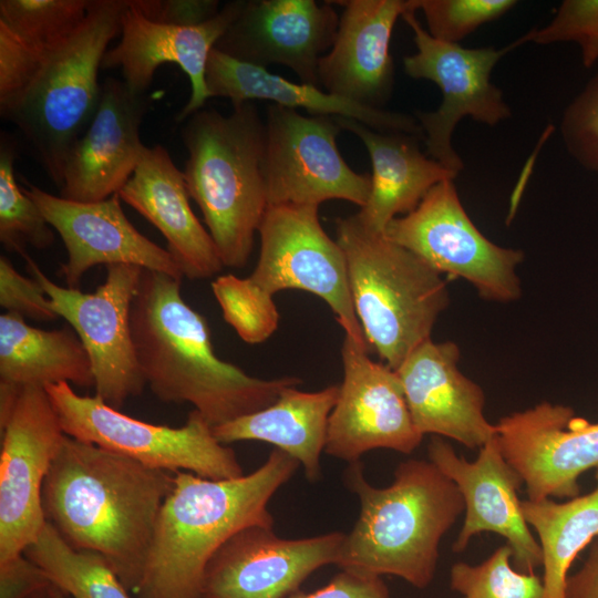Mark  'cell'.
Here are the masks:
<instances>
[{
	"label": "cell",
	"mask_w": 598,
	"mask_h": 598,
	"mask_svg": "<svg viewBox=\"0 0 598 598\" xmlns=\"http://www.w3.org/2000/svg\"><path fill=\"white\" fill-rule=\"evenodd\" d=\"M64 433L167 472L185 471L209 480L244 475L234 450L193 410L185 425L169 427L133 419L101 398L80 395L68 382L45 386Z\"/></svg>",
	"instance_id": "ba28073f"
},
{
	"label": "cell",
	"mask_w": 598,
	"mask_h": 598,
	"mask_svg": "<svg viewBox=\"0 0 598 598\" xmlns=\"http://www.w3.org/2000/svg\"><path fill=\"white\" fill-rule=\"evenodd\" d=\"M0 306L6 312L38 321L58 318L39 282L21 275L6 256L0 257Z\"/></svg>",
	"instance_id": "f35d334b"
},
{
	"label": "cell",
	"mask_w": 598,
	"mask_h": 598,
	"mask_svg": "<svg viewBox=\"0 0 598 598\" xmlns=\"http://www.w3.org/2000/svg\"><path fill=\"white\" fill-rule=\"evenodd\" d=\"M596 481L591 492L564 503L522 501L525 520L537 534L542 549L544 598H564L574 560L598 537V467Z\"/></svg>",
	"instance_id": "f546056e"
},
{
	"label": "cell",
	"mask_w": 598,
	"mask_h": 598,
	"mask_svg": "<svg viewBox=\"0 0 598 598\" xmlns=\"http://www.w3.org/2000/svg\"><path fill=\"white\" fill-rule=\"evenodd\" d=\"M127 0H91L86 18L66 39L40 50L22 90L0 104L60 188L73 144L90 124L100 97L99 70L110 42L121 33Z\"/></svg>",
	"instance_id": "8992f818"
},
{
	"label": "cell",
	"mask_w": 598,
	"mask_h": 598,
	"mask_svg": "<svg viewBox=\"0 0 598 598\" xmlns=\"http://www.w3.org/2000/svg\"><path fill=\"white\" fill-rule=\"evenodd\" d=\"M384 236L440 275L461 278L487 301L509 303L522 296L519 249L491 241L465 212L453 179L432 187L412 212L392 219Z\"/></svg>",
	"instance_id": "9c48e42d"
},
{
	"label": "cell",
	"mask_w": 598,
	"mask_h": 598,
	"mask_svg": "<svg viewBox=\"0 0 598 598\" xmlns=\"http://www.w3.org/2000/svg\"><path fill=\"white\" fill-rule=\"evenodd\" d=\"M151 21L192 27L215 17L219 9L216 0H130Z\"/></svg>",
	"instance_id": "ab89813d"
},
{
	"label": "cell",
	"mask_w": 598,
	"mask_h": 598,
	"mask_svg": "<svg viewBox=\"0 0 598 598\" xmlns=\"http://www.w3.org/2000/svg\"><path fill=\"white\" fill-rule=\"evenodd\" d=\"M225 116L199 110L185 121L183 172L224 266L247 265L268 207L262 163L265 121L254 102Z\"/></svg>",
	"instance_id": "5b68a950"
},
{
	"label": "cell",
	"mask_w": 598,
	"mask_h": 598,
	"mask_svg": "<svg viewBox=\"0 0 598 598\" xmlns=\"http://www.w3.org/2000/svg\"><path fill=\"white\" fill-rule=\"evenodd\" d=\"M173 478L65 435L43 484L44 516L71 547L101 555L133 592Z\"/></svg>",
	"instance_id": "6da1fadb"
},
{
	"label": "cell",
	"mask_w": 598,
	"mask_h": 598,
	"mask_svg": "<svg viewBox=\"0 0 598 598\" xmlns=\"http://www.w3.org/2000/svg\"><path fill=\"white\" fill-rule=\"evenodd\" d=\"M453 341L432 339L416 347L395 369L416 430L481 448L496 435L487 421L483 389L458 368Z\"/></svg>",
	"instance_id": "603a6c76"
},
{
	"label": "cell",
	"mask_w": 598,
	"mask_h": 598,
	"mask_svg": "<svg viewBox=\"0 0 598 598\" xmlns=\"http://www.w3.org/2000/svg\"><path fill=\"white\" fill-rule=\"evenodd\" d=\"M336 234L365 339L395 370L432 339L436 320L450 303L446 283L420 257L364 228L354 215L338 218Z\"/></svg>",
	"instance_id": "52a82bcc"
},
{
	"label": "cell",
	"mask_w": 598,
	"mask_h": 598,
	"mask_svg": "<svg viewBox=\"0 0 598 598\" xmlns=\"http://www.w3.org/2000/svg\"><path fill=\"white\" fill-rule=\"evenodd\" d=\"M286 598H389V589L381 576L341 570L324 587L296 592Z\"/></svg>",
	"instance_id": "b9f144b4"
},
{
	"label": "cell",
	"mask_w": 598,
	"mask_h": 598,
	"mask_svg": "<svg viewBox=\"0 0 598 598\" xmlns=\"http://www.w3.org/2000/svg\"><path fill=\"white\" fill-rule=\"evenodd\" d=\"M334 120L342 130L357 135L369 153L370 194L354 216L373 233L383 234L392 219L415 209L432 187L457 176L420 151L421 136L377 131L348 117Z\"/></svg>",
	"instance_id": "484cf974"
},
{
	"label": "cell",
	"mask_w": 598,
	"mask_h": 598,
	"mask_svg": "<svg viewBox=\"0 0 598 598\" xmlns=\"http://www.w3.org/2000/svg\"><path fill=\"white\" fill-rule=\"evenodd\" d=\"M212 290L225 321L247 343L266 341L278 328L279 312L274 298L265 293L249 278L231 274L218 276Z\"/></svg>",
	"instance_id": "e575fe53"
},
{
	"label": "cell",
	"mask_w": 598,
	"mask_h": 598,
	"mask_svg": "<svg viewBox=\"0 0 598 598\" xmlns=\"http://www.w3.org/2000/svg\"><path fill=\"white\" fill-rule=\"evenodd\" d=\"M346 534L289 539L274 527H245L208 561L204 598H286L315 570L337 564Z\"/></svg>",
	"instance_id": "ac0fdd59"
},
{
	"label": "cell",
	"mask_w": 598,
	"mask_h": 598,
	"mask_svg": "<svg viewBox=\"0 0 598 598\" xmlns=\"http://www.w3.org/2000/svg\"><path fill=\"white\" fill-rule=\"evenodd\" d=\"M23 257L58 317L69 322L84 346L95 395L117 410L140 395L146 383L135 354L131 308L144 269L125 264L107 266L105 281L87 293L56 285L28 255Z\"/></svg>",
	"instance_id": "7c38bea8"
},
{
	"label": "cell",
	"mask_w": 598,
	"mask_h": 598,
	"mask_svg": "<svg viewBox=\"0 0 598 598\" xmlns=\"http://www.w3.org/2000/svg\"><path fill=\"white\" fill-rule=\"evenodd\" d=\"M23 190L38 205L66 249L61 267L68 287L78 289L84 274L99 265H134L182 279L167 249L141 234L124 214L117 194L100 202H74L31 183Z\"/></svg>",
	"instance_id": "d6986e66"
},
{
	"label": "cell",
	"mask_w": 598,
	"mask_h": 598,
	"mask_svg": "<svg viewBox=\"0 0 598 598\" xmlns=\"http://www.w3.org/2000/svg\"><path fill=\"white\" fill-rule=\"evenodd\" d=\"M339 391L338 384L316 392L287 386L269 406L213 427L214 435L225 445L239 441L272 444L296 458L306 478L316 482L320 477V455Z\"/></svg>",
	"instance_id": "83f0119b"
},
{
	"label": "cell",
	"mask_w": 598,
	"mask_h": 598,
	"mask_svg": "<svg viewBox=\"0 0 598 598\" xmlns=\"http://www.w3.org/2000/svg\"><path fill=\"white\" fill-rule=\"evenodd\" d=\"M50 586L45 571L24 554L0 563V598H30Z\"/></svg>",
	"instance_id": "60d3db41"
},
{
	"label": "cell",
	"mask_w": 598,
	"mask_h": 598,
	"mask_svg": "<svg viewBox=\"0 0 598 598\" xmlns=\"http://www.w3.org/2000/svg\"><path fill=\"white\" fill-rule=\"evenodd\" d=\"M410 9L402 18L413 31L416 52L403 58L404 72L413 79L434 82L442 102L433 112L416 111L427 156L456 175L464 164L452 145L453 132L465 116L491 126L511 117L503 92L491 73L508 52L525 44L522 37L504 48H463L433 38Z\"/></svg>",
	"instance_id": "30bf717a"
},
{
	"label": "cell",
	"mask_w": 598,
	"mask_h": 598,
	"mask_svg": "<svg viewBox=\"0 0 598 598\" xmlns=\"http://www.w3.org/2000/svg\"><path fill=\"white\" fill-rule=\"evenodd\" d=\"M151 102L123 80H104L95 113L65 158L61 197L100 202L121 190L146 148L140 131Z\"/></svg>",
	"instance_id": "44dd1931"
},
{
	"label": "cell",
	"mask_w": 598,
	"mask_h": 598,
	"mask_svg": "<svg viewBox=\"0 0 598 598\" xmlns=\"http://www.w3.org/2000/svg\"><path fill=\"white\" fill-rule=\"evenodd\" d=\"M44 594H39V595L31 596L30 598H42Z\"/></svg>",
	"instance_id": "f6af8a7d"
},
{
	"label": "cell",
	"mask_w": 598,
	"mask_h": 598,
	"mask_svg": "<svg viewBox=\"0 0 598 598\" xmlns=\"http://www.w3.org/2000/svg\"><path fill=\"white\" fill-rule=\"evenodd\" d=\"M264 176L268 206L316 205L341 199L363 207L371 176L354 172L340 154L342 130L334 116H306L269 104L266 112Z\"/></svg>",
	"instance_id": "4fadbf2b"
},
{
	"label": "cell",
	"mask_w": 598,
	"mask_h": 598,
	"mask_svg": "<svg viewBox=\"0 0 598 598\" xmlns=\"http://www.w3.org/2000/svg\"><path fill=\"white\" fill-rule=\"evenodd\" d=\"M0 563L19 555L47 523L42 488L65 433L42 386H23L0 427Z\"/></svg>",
	"instance_id": "5bb4252c"
},
{
	"label": "cell",
	"mask_w": 598,
	"mask_h": 598,
	"mask_svg": "<svg viewBox=\"0 0 598 598\" xmlns=\"http://www.w3.org/2000/svg\"><path fill=\"white\" fill-rule=\"evenodd\" d=\"M343 380L328 422L324 452L349 463L375 448L411 454L423 435L416 430L401 381L389 365L344 337Z\"/></svg>",
	"instance_id": "9a60e30c"
},
{
	"label": "cell",
	"mask_w": 598,
	"mask_h": 598,
	"mask_svg": "<svg viewBox=\"0 0 598 598\" xmlns=\"http://www.w3.org/2000/svg\"><path fill=\"white\" fill-rule=\"evenodd\" d=\"M524 43L551 44L574 42L580 49L586 69L598 62V0H565L544 28L522 37Z\"/></svg>",
	"instance_id": "8d00e7d4"
},
{
	"label": "cell",
	"mask_w": 598,
	"mask_h": 598,
	"mask_svg": "<svg viewBox=\"0 0 598 598\" xmlns=\"http://www.w3.org/2000/svg\"><path fill=\"white\" fill-rule=\"evenodd\" d=\"M181 280L143 270L131 308V330L140 370L153 394L167 403H190L212 426L272 404L301 380H265L219 359L206 319L185 302Z\"/></svg>",
	"instance_id": "7a4b0ae2"
},
{
	"label": "cell",
	"mask_w": 598,
	"mask_h": 598,
	"mask_svg": "<svg viewBox=\"0 0 598 598\" xmlns=\"http://www.w3.org/2000/svg\"><path fill=\"white\" fill-rule=\"evenodd\" d=\"M316 205H269L258 229L259 257L249 280L265 293L297 289L321 298L358 347L370 351L358 320L343 250L322 228Z\"/></svg>",
	"instance_id": "8fae6325"
},
{
	"label": "cell",
	"mask_w": 598,
	"mask_h": 598,
	"mask_svg": "<svg viewBox=\"0 0 598 598\" xmlns=\"http://www.w3.org/2000/svg\"><path fill=\"white\" fill-rule=\"evenodd\" d=\"M339 18L331 1L245 0L215 49L262 68L285 65L301 83L319 86V62L334 42Z\"/></svg>",
	"instance_id": "ffe728a7"
},
{
	"label": "cell",
	"mask_w": 598,
	"mask_h": 598,
	"mask_svg": "<svg viewBox=\"0 0 598 598\" xmlns=\"http://www.w3.org/2000/svg\"><path fill=\"white\" fill-rule=\"evenodd\" d=\"M560 133L577 164L598 175V73L565 109Z\"/></svg>",
	"instance_id": "74e56055"
},
{
	"label": "cell",
	"mask_w": 598,
	"mask_h": 598,
	"mask_svg": "<svg viewBox=\"0 0 598 598\" xmlns=\"http://www.w3.org/2000/svg\"><path fill=\"white\" fill-rule=\"evenodd\" d=\"M344 484L358 496L360 513L336 565L427 587L435 575L440 543L465 509L455 483L430 460L410 458L398 465L386 487L370 484L360 461L349 463Z\"/></svg>",
	"instance_id": "277c9868"
},
{
	"label": "cell",
	"mask_w": 598,
	"mask_h": 598,
	"mask_svg": "<svg viewBox=\"0 0 598 598\" xmlns=\"http://www.w3.org/2000/svg\"><path fill=\"white\" fill-rule=\"evenodd\" d=\"M427 455L455 483L464 501V520L453 551H464L475 535L494 533L506 539L515 569L528 574L542 566L540 545L525 520L518 498L523 478L503 455L497 435L478 448L474 461L458 455L436 435L431 437Z\"/></svg>",
	"instance_id": "e0dca14e"
},
{
	"label": "cell",
	"mask_w": 598,
	"mask_h": 598,
	"mask_svg": "<svg viewBox=\"0 0 598 598\" xmlns=\"http://www.w3.org/2000/svg\"><path fill=\"white\" fill-rule=\"evenodd\" d=\"M343 7L331 49L318 68L327 92L360 105L381 109L394 85L390 41L399 17L415 0L331 1Z\"/></svg>",
	"instance_id": "cb8c5ba5"
},
{
	"label": "cell",
	"mask_w": 598,
	"mask_h": 598,
	"mask_svg": "<svg viewBox=\"0 0 598 598\" xmlns=\"http://www.w3.org/2000/svg\"><path fill=\"white\" fill-rule=\"evenodd\" d=\"M300 463L272 450L248 475L209 480L178 471L156 520L136 598H204L205 570L213 555L240 529L274 527L268 503Z\"/></svg>",
	"instance_id": "3957f363"
},
{
	"label": "cell",
	"mask_w": 598,
	"mask_h": 598,
	"mask_svg": "<svg viewBox=\"0 0 598 598\" xmlns=\"http://www.w3.org/2000/svg\"><path fill=\"white\" fill-rule=\"evenodd\" d=\"M16 146L7 136L0 143V240L23 256L25 247L43 249L54 241L51 226L14 177Z\"/></svg>",
	"instance_id": "1f68e13d"
},
{
	"label": "cell",
	"mask_w": 598,
	"mask_h": 598,
	"mask_svg": "<svg viewBox=\"0 0 598 598\" xmlns=\"http://www.w3.org/2000/svg\"><path fill=\"white\" fill-rule=\"evenodd\" d=\"M0 381L21 388L94 386L90 357L74 330L34 328L9 312L0 316Z\"/></svg>",
	"instance_id": "f1b7e54d"
},
{
	"label": "cell",
	"mask_w": 598,
	"mask_h": 598,
	"mask_svg": "<svg viewBox=\"0 0 598 598\" xmlns=\"http://www.w3.org/2000/svg\"><path fill=\"white\" fill-rule=\"evenodd\" d=\"M23 554L45 571L54 587L72 598H131L101 555L71 547L49 522Z\"/></svg>",
	"instance_id": "4dcf8cb0"
},
{
	"label": "cell",
	"mask_w": 598,
	"mask_h": 598,
	"mask_svg": "<svg viewBox=\"0 0 598 598\" xmlns=\"http://www.w3.org/2000/svg\"><path fill=\"white\" fill-rule=\"evenodd\" d=\"M564 598H598V537L589 545L579 569L568 575Z\"/></svg>",
	"instance_id": "7bdbcfd3"
},
{
	"label": "cell",
	"mask_w": 598,
	"mask_h": 598,
	"mask_svg": "<svg viewBox=\"0 0 598 598\" xmlns=\"http://www.w3.org/2000/svg\"><path fill=\"white\" fill-rule=\"evenodd\" d=\"M205 80L210 97H227L233 106L268 101L297 111L301 109L311 115L353 118L377 131L404 132L424 137L415 117L367 107L324 92L319 86L288 81L267 68L239 61L215 48L207 61Z\"/></svg>",
	"instance_id": "4316f807"
},
{
	"label": "cell",
	"mask_w": 598,
	"mask_h": 598,
	"mask_svg": "<svg viewBox=\"0 0 598 598\" xmlns=\"http://www.w3.org/2000/svg\"><path fill=\"white\" fill-rule=\"evenodd\" d=\"M495 427L529 501L576 497L580 475L598 467V422L576 415L570 406L542 402L501 417Z\"/></svg>",
	"instance_id": "2e32d148"
},
{
	"label": "cell",
	"mask_w": 598,
	"mask_h": 598,
	"mask_svg": "<svg viewBox=\"0 0 598 598\" xmlns=\"http://www.w3.org/2000/svg\"><path fill=\"white\" fill-rule=\"evenodd\" d=\"M91 0H1L0 24L35 50L52 48L86 18Z\"/></svg>",
	"instance_id": "d6a6232c"
},
{
	"label": "cell",
	"mask_w": 598,
	"mask_h": 598,
	"mask_svg": "<svg viewBox=\"0 0 598 598\" xmlns=\"http://www.w3.org/2000/svg\"><path fill=\"white\" fill-rule=\"evenodd\" d=\"M117 195L161 231L183 276L190 280L207 279L223 269L210 234L190 207L183 172L165 147L146 146Z\"/></svg>",
	"instance_id": "d4e9b609"
},
{
	"label": "cell",
	"mask_w": 598,
	"mask_h": 598,
	"mask_svg": "<svg viewBox=\"0 0 598 598\" xmlns=\"http://www.w3.org/2000/svg\"><path fill=\"white\" fill-rule=\"evenodd\" d=\"M244 4L245 0L229 1L206 22L181 27L148 20L127 0L120 41L106 51L102 69H120L126 85L135 93L145 94L158 66L177 64L188 76L192 89L188 102L176 117L178 122L185 121L210 97L205 80L209 54Z\"/></svg>",
	"instance_id": "7402d4cb"
},
{
	"label": "cell",
	"mask_w": 598,
	"mask_h": 598,
	"mask_svg": "<svg viewBox=\"0 0 598 598\" xmlns=\"http://www.w3.org/2000/svg\"><path fill=\"white\" fill-rule=\"evenodd\" d=\"M44 598H72L62 590L58 589L53 585L50 586L44 592Z\"/></svg>",
	"instance_id": "ee69618b"
},
{
	"label": "cell",
	"mask_w": 598,
	"mask_h": 598,
	"mask_svg": "<svg viewBox=\"0 0 598 598\" xmlns=\"http://www.w3.org/2000/svg\"><path fill=\"white\" fill-rule=\"evenodd\" d=\"M514 0H415L427 32L435 39L457 43L478 27L509 11Z\"/></svg>",
	"instance_id": "d590c367"
},
{
	"label": "cell",
	"mask_w": 598,
	"mask_h": 598,
	"mask_svg": "<svg viewBox=\"0 0 598 598\" xmlns=\"http://www.w3.org/2000/svg\"><path fill=\"white\" fill-rule=\"evenodd\" d=\"M450 587L463 598H544L543 578L515 569L507 544L477 565L455 563Z\"/></svg>",
	"instance_id": "836d02e7"
}]
</instances>
